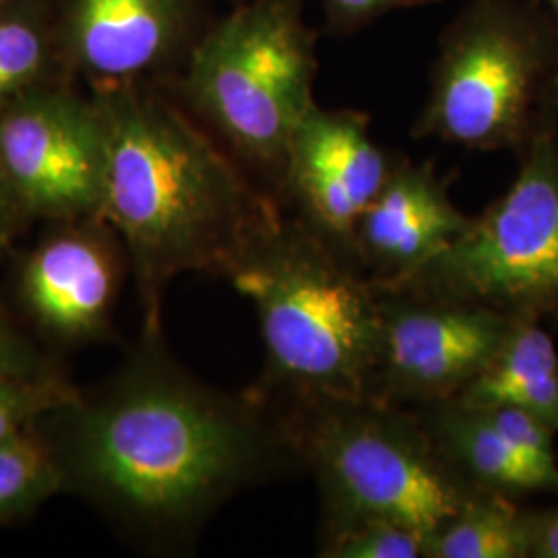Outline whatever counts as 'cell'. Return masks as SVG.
<instances>
[{"label":"cell","instance_id":"obj_1","mask_svg":"<svg viewBox=\"0 0 558 558\" xmlns=\"http://www.w3.org/2000/svg\"><path fill=\"white\" fill-rule=\"evenodd\" d=\"M294 465L274 399L228 398L168 364L143 366L83 414L73 440L77 476L160 532H182L242 486Z\"/></svg>","mask_w":558,"mask_h":558},{"label":"cell","instance_id":"obj_2","mask_svg":"<svg viewBox=\"0 0 558 558\" xmlns=\"http://www.w3.org/2000/svg\"><path fill=\"white\" fill-rule=\"evenodd\" d=\"M101 114L100 216L124 240L156 327L172 279L186 271L230 278L283 214L170 104L124 94Z\"/></svg>","mask_w":558,"mask_h":558},{"label":"cell","instance_id":"obj_3","mask_svg":"<svg viewBox=\"0 0 558 558\" xmlns=\"http://www.w3.org/2000/svg\"><path fill=\"white\" fill-rule=\"evenodd\" d=\"M230 279L259 315L267 398H371L379 292L345 248L281 216Z\"/></svg>","mask_w":558,"mask_h":558},{"label":"cell","instance_id":"obj_4","mask_svg":"<svg viewBox=\"0 0 558 558\" xmlns=\"http://www.w3.org/2000/svg\"><path fill=\"white\" fill-rule=\"evenodd\" d=\"M320 495V532L383 519L430 536L484 490L440 456L414 408L375 398L278 403Z\"/></svg>","mask_w":558,"mask_h":558},{"label":"cell","instance_id":"obj_5","mask_svg":"<svg viewBox=\"0 0 558 558\" xmlns=\"http://www.w3.org/2000/svg\"><path fill=\"white\" fill-rule=\"evenodd\" d=\"M555 108V21L532 0H470L440 38L414 137L518 154Z\"/></svg>","mask_w":558,"mask_h":558},{"label":"cell","instance_id":"obj_6","mask_svg":"<svg viewBox=\"0 0 558 558\" xmlns=\"http://www.w3.org/2000/svg\"><path fill=\"white\" fill-rule=\"evenodd\" d=\"M315 44L300 0H251L209 32L189 62L193 106L279 191L294 131L315 104Z\"/></svg>","mask_w":558,"mask_h":558},{"label":"cell","instance_id":"obj_7","mask_svg":"<svg viewBox=\"0 0 558 558\" xmlns=\"http://www.w3.org/2000/svg\"><path fill=\"white\" fill-rule=\"evenodd\" d=\"M507 193L470 218L439 257L398 286L511 319L558 313V108L518 151Z\"/></svg>","mask_w":558,"mask_h":558},{"label":"cell","instance_id":"obj_8","mask_svg":"<svg viewBox=\"0 0 558 558\" xmlns=\"http://www.w3.org/2000/svg\"><path fill=\"white\" fill-rule=\"evenodd\" d=\"M375 288L380 339L371 398L403 408L458 398L495 359L515 320L472 302Z\"/></svg>","mask_w":558,"mask_h":558},{"label":"cell","instance_id":"obj_9","mask_svg":"<svg viewBox=\"0 0 558 558\" xmlns=\"http://www.w3.org/2000/svg\"><path fill=\"white\" fill-rule=\"evenodd\" d=\"M0 168L27 216L100 214L106 168L101 108L64 94L15 101L0 117Z\"/></svg>","mask_w":558,"mask_h":558},{"label":"cell","instance_id":"obj_10","mask_svg":"<svg viewBox=\"0 0 558 558\" xmlns=\"http://www.w3.org/2000/svg\"><path fill=\"white\" fill-rule=\"evenodd\" d=\"M393 161L371 137L368 114L325 110L315 101L294 131L281 193L300 220L352 255L360 218Z\"/></svg>","mask_w":558,"mask_h":558},{"label":"cell","instance_id":"obj_11","mask_svg":"<svg viewBox=\"0 0 558 558\" xmlns=\"http://www.w3.org/2000/svg\"><path fill=\"white\" fill-rule=\"evenodd\" d=\"M433 161L396 158L379 195L360 218L352 257L375 286H398L468 228Z\"/></svg>","mask_w":558,"mask_h":558},{"label":"cell","instance_id":"obj_12","mask_svg":"<svg viewBox=\"0 0 558 558\" xmlns=\"http://www.w3.org/2000/svg\"><path fill=\"white\" fill-rule=\"evenodd\" d=\"M112 294V255L100 240L83 230L46 240L23 271V296L29 311L62 338L98 331Z\"/></svg>","mask_w":558,"mask_h":558},{"label":"cell","instance_id":"obj_13","mask_svg":"<svg viewBox=\"0 0 558 558\" xmlns=\"http://www.w3.org/2000/svg\"><path fill=\"white\" fill-rule=\"evenodd\" d=\"M184 17L182 0H75L71 40L92 75L133 80L172 52Z\"/></svg>","mask_w":558,"mask_h":558},{"label":"cell","instance_id":"obj_14","mask_svg":"<svg viewBox=\"0 0 558 558\" xmlns=\"http://www.w3.org/2000/svg\"><path fill=\"white\" fill-rule=\"evenodd\" d=\"M414 410L440 456L474 488L511 499L548 493L484 408L451 399Z\"/></svg>","mask_w":558,"mask_h":558},{"label":"cell","instance_id":"obj_15","mask_svg":"<svg viewBox=\"0 0 558 558\" xmlns=\"http://www.w3.org/2000/svg\"><path fill=\"white\" fill-rule=\"evenodd\" d=\"M456 401L518 408L558 435V352L538 320L515 319L499 352Z\"/></svg>","mask_w":558,"mask_h":558},{"label":"cell","instance_id":"obj_16","mask_svg":"<svg viewBox=\"0 0 558 558\" xmlns=\"http://www.w3.org/2000/svg\"><path fill=\"white\" fill-rule=\"evenodd\" d=\"M424 558H530L525 509L482 493L424 538Z\"/></svg>","mask_w":558,"mask_h":558},{"label":"cell","instance_id":"obj_17","mask_svg":"<svg viewBox=\"0 0 558 558\" xmlns=\"http://www.w3.org/2000/svg\"><path fill=\"white\" fill-rule=\"evenodd\" d=\"M62 482L48 449L27 430L0 440V519L48 499Z\"/></svg>","mask_w":558,"mask_h":558},{"label":"cell","instance_id":"obj_18","mask_svg":"<svg viewBox=\"0 0 558 558\" xmlns=\"http://www.w3.org/2000/svg\"><path fill=\"white\" fill-rule=\"evenodd\" d=\"M319 557L424 558V536L396 521H356L320 532Z\"/></svg>","mask_w":558,"mask_h":558},{"label":"cell","instance_id":"obj_19","mask_svg":"<svg viewBox=\"0 0 558 558\" xmlns=\"http://www.w3.org/2000/svg\"><path fill=\"white\" fill-rule=\"evenodd\" d=\"M69 403V391L54 380L0 373V440L20 435L29 420Z\"/></svg>","mask_w":558,"mask_h":558},{"label":"cell","instance_id":"obj_20","mask_svg":"<svg viewBox=\"0 0 558 558\" xmlns=\"http://www.w3.org/2000/svg\"><path fill=\"white\" fill-rule=\"evenodd\" d=\"M44 44L27 21H0V101L21 92L40 75Z\"/></svg>","mask_w":558,"mask_h":558},{"label":"cell","instance_id":"obj_21","mask_svg":"<svg viewBox=\"0 0 558 558\" xmlns=\"http://www.w3.org/2000/svg\"><path fill=\"white\" fill-rule=\"evenodd\" d=\"M440 0H323L327 23L331 29L350 34L371 21L401 9H416Z\"/></svg>","mask_w":558,"mask_h":558},{"label":"cell","instance_id":"obj_22","mask_svg":"<svg viewBox=\"0 0 558 558\" xmlns=\"http://www.w3.org/2000/svg\"><path fill=\"white\" fill-rule=\"evenodd\" d=\"M530 558H558V507L525 509Z\"/></svg>","mask_w":558,"mask_h":558},{"label":"cell","instance_id":"obj_23","mask_svg":"<svg viewBox=\"0 0 558 558\" xmlns=\"http://www.w3.org/2000/svg\"><path fill=\"white\" fill-rule=\"evenodd\" d=\"M0 373L13 377H38L36 356L0 317Z\"/></svg>","mask_w":558,"mask_h":558},{"label":"cell","instance_id":"obj_24","mask_svg":"<svg viewBox=\"0 0 558 558\" xmlns=\"http://www.w3.org/2000/svg\"><path fill=\"white\" fill-rule=\"evenodd\" d=\"M21 216H25V211L0 168V251L17 234Z\"/></svg>","mask_w":558,"mask_h":558},{"label":"cell","instance_id":"obj_25","mask_svg":"<svg viewBox=\"0 0 558 558\" xmlns=\"http://www.w3.org/2000/svg\"><path fill=\"white\" fill-rule=\"evenodd\" d=\"M532 2H536L539 9H542L550 20L555 21V25L558 27V0H532Z\"/></svg>","mask_w":558,"mask_h":558},{"label":"cell","instance_id":"obj_26","mask_svg":"<svg viewBox=\"0 0 558 558\" xmlns=\"http://www.w3.org/2000/svg\"><path fill=\"white\" fill-rule=\"evenodd\" d=\"M557 458H558V451H557Z\"/></svg>","mask_w":558,"mask_h":558},{"label":"cell","instance_id":"obj_27","mask_svg":"<svg viewBox=\"0 0 558 558\" xmlns=\"http://www.w3.org/2000/svg\"><path fill=\"white\" fill-rule=\"evenodd\" d=\"M0 2H2V0H0Z\"/></svg>","mask_w":558,"mask_h":558}]
</instances>
